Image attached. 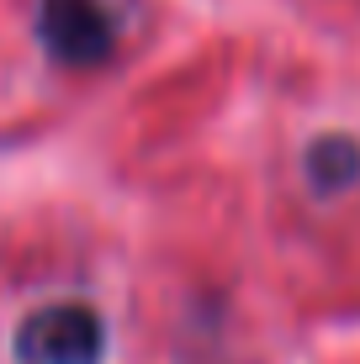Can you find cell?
Listing matches in <instances>:
<instances>
[{
	"instance_id": "cell-1",
	"label": "cell",
	"mask_w": 360,
	"mask_h": 364,
	"mask_svg": "<svg viewBox=\"0 0 360 364\" xmlns=\"http://www.w3.org/2000/svg\"><path fill=\"white\" fill-rule=\"evenodd\" d=\"M138 21V0H37V43L64 69H101Z\"/></svg>"
},
{
	"instance_id": "cell-2",
	"label": "cell",
	"mask_w": 360,
	"mask_h": 364,
	"mask_svg": "<svg viewBox=\"0 0 360 364\" xmlns=\"http://www.w3.org/2000/svg\"><path fill=\"white\" fill-rule=\"evenodd\" d=\"M16 364H101L106 359V317L91 301H48L21 317Z\"/></svg>"
},
{
	"instance_id": "cell-3",
	"label": "cell",
	"mask_w": 360,
	"mask_h": 364,
	"mask_svg": "<svg viewBox=\"0 0 360 364\" xmlns=\"http://www.w3.org/2000/svg\"><path fill=\"white\" fill-rule=\"evenodd\" d=\"M307 180L318 196H339L360 180V143L344 132H324L307 143Z\"/></svg>"
}]
</instances>
